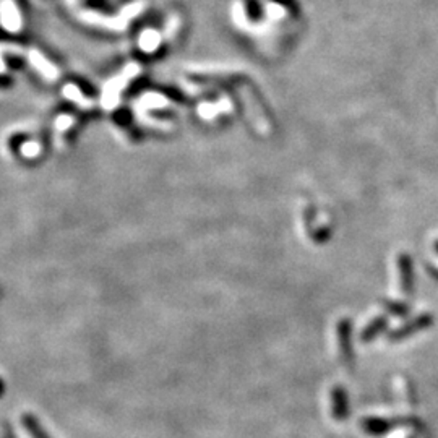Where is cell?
Listing matches in <instances>:
<instances>
[{
	"instance_id": "obj_1",
	"label": "cell",
	"mask_w": 438,
	"mask_h": 438,
	"mask_svg": "<svg viewBox=\"0 0 438 438\" xmlns=\"http://www.w3.org/2000/svg\"><path fill=\"white\" fill-rule=\"evenodd\" d=\"M331 416L335 417V421H346L349 417V399L348 393L343 387L336 385L331 389Z\"/></svg>"
},
{
	"instance_id": "obj_2",
	"label": "cell",
	"mask_w": 438,
	"mask_h": 438,
	"mask_svg": "<svg viewBox=\"0 0 438 438\" xmlns=\"http://www.w3.org/2000/svg\"><path fill=\"white\" fill-rule=\"evenodd\" d=\"M338 346L343 362L353 364L354 354H353V343H351V320L343 319L338 323Z\"/></svg>"
},
{
	"instance_id": "obj_3",
	"label": "cell",
	"mask_w": 438,
	"mask_h": 438,
	"mask_svg": "<svg viewBox=\"0 0 438 438\" xmlns=\"http://www.w3.org/2000/svg\"><path fill=\"white\" fill-rule=\"evenodd\" d=\"M22 423H23V427H25V430L28 432V435H30L31 438H52L49 435V432L42 427L40 419H37L35 414H31V412L23 414Z\"/></svg>"
},
{
	"instance_id": "obj_4",
	"label": "cell",
	"mask_w": 438,
	"mask_h": 438,
	"mask_svg": "<svg viewBox=\"0 0 438 438\" xmlns=\"http://www.w3.org/2000/svg\"><path fill=\"white\" fill-rule=\"evenodd\" d=\"M430 325V317H419L417 320H414L412 323H409L406 326H403V328H399L396 331H393L391 336H389V339H401V338H406V336H409L411 333H414L416 330H422L426 328V326Z\"/></svg>"
},
{
	"instance_id": "obj_5",
	"label": "cell",
	"mask_w": 438,
	"mask_h": 438,
	"mask_svg": "<svg viewBox=\"0 0 438 438\" xmlns=\"http://www.w3.org/2000/svg\"><path fill=\"white\" fill-rule=\"evenodd\" d=\"M385 328H387V319H383V317H378V319L370 321V323L365 326L362 335H360V339H362L364 343L373 341Z\"/></svg>"
},
{
	"instance_id": "obj_6",
	"label": "cell",
	"mask_w": 438,
	"mask_h": 438,
	"mask_svg": "<svg viewBox=\"0 0 438 438\" xmlns=\"http://www.w3.org/2000/svg\"><path fill=\"white\" fill-rule=\"evenodd\" d=\"M399 268H401V286L404 292H411L412 289V264L411 258L403 255L399 260Z\"/></svg>"
},
{
	"instance_id": "obj_7",
	"label": "cell",
	"mask_w": 438,
	"mask_h": 438,
	"mask_svg": "<svg viewBox=\"0 0 438 438\" xmlns=\"http://www.w3.org/2000/svg\"><path fill=\"white\" fill-rule=\"evenodd\" d=\"M362 428L370 435H382L389 428V423L378 417H367L362 421Z\"/></svg>"
},
{
	"instance_id": "obj_8",
	"label": "cell",
	"mask_w": 438,
	"mask_h": 438,
	"mask_svg": "<svg viewBox=\"0 0 438 438\" xmlns=\"http://www.w3.org/2000/svg\"><path fill=\"white\" fill-rule=\"evenodd\" d=\"M3 22H6V26L8 28V30L15 31L18 30V26H20V17H18L17 13V8L12 6L10 2L3 3Z\"/></svg>"
},
{
	"instance_id": "obj_9",
	"label": "cell",
	"mask_w": 438,
	"mask_h": 438,
	"mask_svg": "<svg viewBox=\"0 0 438 438\" xmlns=\"http://www.w3.org/2000/svg\"><path fill=\"white\" fill-rule=\"evenodd\" d=\"M31 64L35 65L37 70H41L46 76H49V78H56V69L42 59L40 52H31Z\"/></svg>"
},
{
	"instance_id": "obj_10",
	"label": "cell",
	"mask_w": 438,
	"mask_h": 438,
	"mask_svg": "<svg viewBox=\"0 0 438 438\" xmlns=\"http://www.w3.org/2000/svg\"><path fill=\"white\" fill-rule=\"evenodd\" d=\"M37 151H40V146H37L36 143H26L25 146H23V153H25V156H36Z\"/></svg>"
},
{
	"instance_id": "obj_11",
	"label": "cell",
	"mask_w": 438,
	"mask_h": 438,
	"mask_svg": "<svg viewBox=\"0 0 438 438\" xmlns=\"http://www.w3.org/2000/svg\"><path fill=\"white\" fill-rule=\"evenodd\" d=\"M2 438H17L15 432H13V428L8 422L3 423V427H2Z\"/></svg>"
},
{
	"instance_id": "obj_12",
	"label": "cell",
	"mask_w": 438,
	"mask_h": 438,
	"mask_svg": "<svg viewBox=\"0 0 438 438\" xmlns=\"http://www.w3.org/2000/svg\"><path fill=\"white\" fill-rule=\"evenodd\" d=\"M3 393H6V383H3V380L0 378V396H3Z\"/></svg>"
},
{
	"instance_id": "obj_13",
	"label": "cell",
	"mask_w": 438,
	"mask_h": 438,
	"mask_svg": "<svg viewBox=\"0 0 438 438\" xmlns=\"http://www.w3.org/2000/svg\"><path fill=\"white\" fill-rule=\"evenodd\" d=\"M435 250H437V252H438V240H437V242H435Z\"/></svg>"
}]
</instances>
